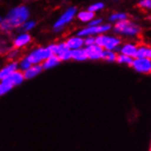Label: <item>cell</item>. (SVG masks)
Returning a JSON list of instances; mask_svg holds the SVG:
<instances>
[{
    "label": "cell",
    "instance_id": "6da1fadb",
    "mask_svg": "<svg viewBox=\"0 0 151 151\" xmlns=\"http://www.w3.org/2000/svg\"><path fill=\"white\" fill-rule=\"evenodd\" d=\"M29 15V9L24 6H19L7 14L6 19L0 22V30L8 32L17 27H20L27 19Z\"/></svg>",
    "mask_w": 151,
    "mask_h": 151
},
{
    "label": "cell",
    "instance_id": "7a4b0ae2",
    "mask_svg": "<svg viewBox=\"0 0 151 151\" xmlns=\"http://www.w3.org/2000/svg\"><path fill=\"white\" fill-rule=\"evenodd\" d=\"M114 31L119 34L127 35V36H131V37H134V36L139 37L141 29L137 24L133 23L127 19H125V20L118 21L115 24Z\"/></svg>",
    "mask_w": 151,
    "mask_h": 151
},
{
    "label": "cell",
    "instance_id": "3957f363",
    "mask_svg": "<svg viewBox=\"0 0 151 151\" xmlns=\"http://www.w3.org/2000/svg\"><path fill=\"white\" fill-rule=\"evenodd\" d=\"M121 43L120 39L118 38H114V37H108V36H98L95 39V44L103 49L104 48L107 50H113L116 47H118Z\"/></svg>",
    "mask_w": 151,
    "mask_h": 151
},
{
    "label": "cell",
    "instance_id": "277c9868",
    "mask_svg": "<svg viewBox=\"0 0 151 151\" xmlns=\"http://www.w3.org/2000/svg\"><path fill=\"white\" fill-rule=\"evenodd\" d=\"M50 55H53L49 48H39L33 50L30 54L27 57L31 64H39L42 60H46Z\"/></svg>",
    "mask_w": 151,
    "mask_h": 151
},
{
    "label": "cell",
    "instance_id": "5b68a950",
    "mask_svg": "<svg viewBox=\"0 0 151 151\" xmlns=\"http://www.w3.org/2000/svg\"><path fill=\"white\" fill-rule=\"evenodd\" d=\"M76 11H77L76 7H70L69 9L66 12H64V14L61 16L57 20V22L54 24V27H53V28H54V30L59 31L63 29L66 24H68L70 20L73 19V17L76 14Z\"/></svg>",
    "mask_w": 151,
    "mask_h": 151
},
{
    "label": "cell",
    "instance_id": "8992f818",
    "mask_svg": "<svg viewBox=\"0 0 151 151\" xmlns=\"http://www.w3.org/2000/svg\"><path fill=\"white\" fill-rule=\"evenodd\" d=\"M111 29V26L106 24V25H97V26H90L88 28H85L82 29L81 31L78 32V36H90L93 34H99L108 31Z\"/></svg>",
    "mask_w": 151,
    "mask_h": 151
},
{
    "label": "cell",
    "instance_id": "52a82bcc",
    "mask_svg": "<svg viewBox=\"0 0 151 151\" xmlns=\"http://www.w3.org/2000/svg\"><path fill=\"white\" fill-rule=\"evenodd\" d=\"M138 73H150L151 70V61L148 58H140L133 60L132 65Z\"/></svg>",
    "mask_w": 151,
    "mask_h": 151
},
{
    "label": "cell",
    "instance_id": "ba28073f",
    "mask_svg": "<svg viewBox=\"0 0 151 151\" xmlns=\"http://www.w3.org/2000/svg\"><path fill=\"white\" fill-rule=\"evenodd\" d=\"M85 51L87 54V58L91 60H98L102 58L104 49L98 45H96V44H93V45L91 46H87Z\"/></svg>",
    "mask_w": 151,
    "mask_h": 151
},
{
    "label": "cell",
    "instance_id": "9c48e42d",
    "mask_svg": "<svg viewBox=\"0 0 151 151\" xmlns=\"http://www.w3.org/2000/svg\"><path fill=\"white\" fill-rule=\"evenodd\" d=\"M24 75L21 72H19V70H16V72H14L13 73H11L8 77L5 78L4 80H2V81L9 83L10 85H12L13 87L16 86V85H19L20 84L23 80H24Z\"/></svg>",
    "mask_w": 151,
    "mask_h": 151
},
{
    "label": "cell",
    "instance_id": "30bf717a",
    "mask_svg": "<svg viewBox=\"0 0 151 151\" xmlns=\"http://www.w3.org/2000/svg\"><path fill=\"white\" fill-rule=\"evenodd\" d=\"M31 40H32V39L29 34L23 33V34L19 35V36L13 41V47H14V49L23 48L26 45L29 44L31 42Z\"/></svg>",
    "mask_w": 151,
    "mask_h": 151
},
{
    "label": "cell",
    "instance_id": "8fae6325",
    "mask_svg": "<svg viewBox=\"0 0 151 151\" xmlns=\"http://www.w3.org/2000/svg\"><path fill=\"white\" fill-rule=\"evenodd\" d=\"M42 70H43L42 65H40V64H35L34 66H30L28 70H26L23 73L24 78L29 80L35 76H37L38 74H40Z\"/></svg>",
    "mask_w": 151,
    "mask_h": 151
},
{
    "label": "cell",
    "instance_id": "7c38bea8",
    "mask_svg": "<svg viewBox=\"0 0 151 151\" xmlns=\"http://www.w3.org/2000/svg\"><path fill=\"white\" fill-rule=\"evenodd\" d=\"M151 57V50L149 46L144 45V44H140L137 46V50L136 52L135 58L140 59V58H148Z\"/></svg>",
    "mask_w": 151,
    "mask_h": 151
},
{
    "label": "cell",
    "instance_id": "4fadbf2b",
    "mask_svg": "<svg viewBox=\"0 0 151 151\" xmlns=\"http://www.w3.org/2000/svg\"><path fill=\"white\" fill-rule=\"evenodd\" d=\"M17 69V63L13 61L12 63L6 65L5 68H3L1 70H0V81H2L5 78L8 77L11 73H13L14 72H16Z\"/></svg>",
    "mask_w": 151,
    "mask_h": 151
},
{
    "label": "cell",
    "instance_id": "5bb4252c",
    "mask_svg": "<svg viewBox=\"0 0 151 151\" xmlns=\"http://www.w3.org/2000/svg\"><path fill=\"white\" fill-rule=\"evenodd\" d=\"M137 50V45L133 43H127L122 48H120V51L122 52V54L129 57H135Z\"/></svg>",
    "mask_w": 151,
    "mask_h": 151
},
{
    "label": "cell",
    "instance_id": "9a60e30c",
    "mask_svg": "<svg viewBox=\"0 0 151 151\" xmlns=\"http://www.w3.org/2000/svg\"><path fill=\"white\" fill-rule=\"evenodd\" d=\"M65 44L70 50H75V49L82 48V46L83 45V40L81 37L70 38L65 42Z\"/></svg>",
    "mask_w": 151,
    "mask_h": 151
},
{
    "label": "cell",
    "instance_id": "2e32d148",
    "mask_svg": "<svg viewBox=\"0 0 151 151\" xmlns=\"http://www.w3.org/2000/svg\"><path fill=\"white\" fill-rule=\"evenodd\" d=\"M60 63V60L59 59L57 55H50L49 58L46 59L45 61H44V63L42 64V68L45 70L50 69L52 67L57 66Z\"/></svg>",
    "mask_w": 151,
    "mask_h": 151
},
{
    "label": "cell",
    "instance_id": "e0dca14e",
    "mask_svg": "<svg viewBox=\"0 0 151 151\" xmlns=\"http://www.w3.org/2000/svg\"><path fill=\"white\" fill-rule=\"evenodd\" d=\"M72 58L76 60H85L87 59L85 49L79 48L72 50Z\"/></svg>",
    "mask_w": 151,
    "mask_h": 151
},
{
    "label": "cell",
    "instance_id": "ac0fdd59",
    "mask_svg": "<svg viewBox=\"0 0 151 151\" xmlns=\"http://www.w3.org/2000/svg\"><path fill=\"white\" fill-rule=\"evenodd\" d=\"M94 17V14L93 12L91 11H82L78 14V19L83 21V22H88V21H91L93 19Z\"/></svg>",
    "mask_w": 151,
    "mask_h": 151
},
{
    "label": "cell",
    "instance_id": "d6986e66",
    "mask_svg": "<svg viewBox=\"0 0 151 151\" xmlns=\"http://www.w3.org/2000/svg\"><path fill=\"white\" fill-rule=\"evenodd\" d=\"M101 59H104L105 60H107V61H114V60H116V54L112 51V50H104L103 51V55H102V58Z\"/></svg>",
    "mask_w": 151,
    "mask_h": 151
},
{
    "label": "cell",
    "instance_id": "ffe728a7",
    "mask_svg": "<svg viewBox=\"0 0 151 151\" xmlns=\"http://www.w3.org/2000/svg\"><path fill=\"white\" fill-rule=\"evenodd\" d=\"M138 8L140 10L147 12V10L150 9V6H151V0H141V1L138 3L137 5Z\"/></svg>",
    "mask_w": 151,
    "mask_h": 151
},
{
    "label": "cell",
    "instance_id": "44dd1931",
    "mask_svg": "<svg viewBox=\"0 0 151 151\" xmlns=\"http://www.w3.org/2000/svg\"><path fill=\"white\" fill-rule=\"evenodd\" d=\"M116 60L118 61L119 63H127V64H128L130 66L132 65V63H133L132 57L124 55V54H121V55L116 56Z\"/></svg>",
    "mask_w": 151,
    "mask_h": 151
},
{
    "label": "cell",
    "instance_id": "7402d4cb",
    "mask_svg": "<svg viewBox=\"0 0 151 151\" xmlns=\"http://www.w3.org/2000/svg\"><path fill=\"white\" fill-rule=\"evenodd\" d=\"M12 88H13V86L10 85L9 83H7L4 81H1V83H0V96L4 95L7 92H9Z\"/></svg>",
    "mask_w": 151,
    "mask_h": 151
},
{
    "label": "cell",
    "instance_id": "603a6c76",
    "mask_svg": "<svg viewBox=\"0 0 151 151\" xmlns=\"http://www.w3.org/2000/svg\"><path fill=\"white\" fill-rule=\"evenodd\" d=\"M127 19V15L125 14V13H115V14H113L111 17H110V20L111 21H114V22H118V21H121V20H125Z\"/></svg>",
    "mask_w": 151,
    "mask_h": 151
},
{
    "label": "cell",
    "instance_id": "cb8c5ba5",
    "mask_svg": "<svg viewBox=\"0 0 151 151\" xmlns=\"http://www.w3.org/2000/svg\"><path fill=\"white\" fill-rule=\"evenodd\" d=\"M35 26H36V23H35L34 21L24 22V23L20 26V29H21L23 32H26V31H29V30L32 29Z\"/></svg>",
    "mask_w": 151,
    "mask_h": 151
},
{
    "label": "cell",
    "instance_id": "d4e9b609",
    "mask_svg": "<svg viewBox=\"0 0 151 151\" xmlns=\"http://www.w3.org/2000/svg\"><path fill=\"white\" fill-rule=\"evenodd\" d=\"M31 66V63H29V60L27 59V58H24L20 60L19 63V69L21 70H23V72H25L26 70H28L29 67Z\"/></svg>",
    "mask_w": 151,
    "mask_h": 151
},
{
    "label": "cell",
    "instance_id": "484cf974",
    "mask_svg": "<svg viewBox=\"0 0 151 151\" xmlns=\"http://www.w3.org/2000/svg\"><path fill=\"white\" fill-rule=\"evenodd\" d=\"M104 3H96V4H93L90 7H89V11L91 12H95V11H98L100 9H102V8L104 7Z\"/></svg>",
    "mask_w": 151,
    "mask_h": 151
},
{
    "label": "cell",
    "instance_id": "4316f807",
    "mask_svg": "<svg viewBox=\"0 0 151 151\" xmlns=\"http://www.w3.org/2000/svg\"><path fill=\"white\" fill-rule=\"evenodd\" d=\"M83 44H85L86 46H91L95 44V39L93 37H88L85 40H83Z\"/></svg>",
    "mask_w": 151,
    "mask_h": 151
},
{
    "label": "cell",
    "instance_id": "83f0119b",
    "mask_svg": "<svg viewBox=\"0 0 151 151\" xmlns=\"http://www.w3.org/2000/svg\"><path fill=\"white\" fill-rule=\"evenodd\" d=\"M101 22H102V19H95V20L90 22V26H97V25H100Z\"/></svg>",
    "mask_w": 151,
    "mask_h": 151
},
{
    "label": "cell",
    "instance_id": "f1b7e54d",
    "mask_svg": "<svg viewBox=\"0 0 151 151\" xmlns=\"http://www.w3.org/2000/svg\"><path fill=\"white\" fill-rule=\"evenodd\" d=\"M2 21V19H1V17H0V22H1Z\"/></svg>",
    "mask_w": 151,
    "mask_h": 151
}]
</instances>
